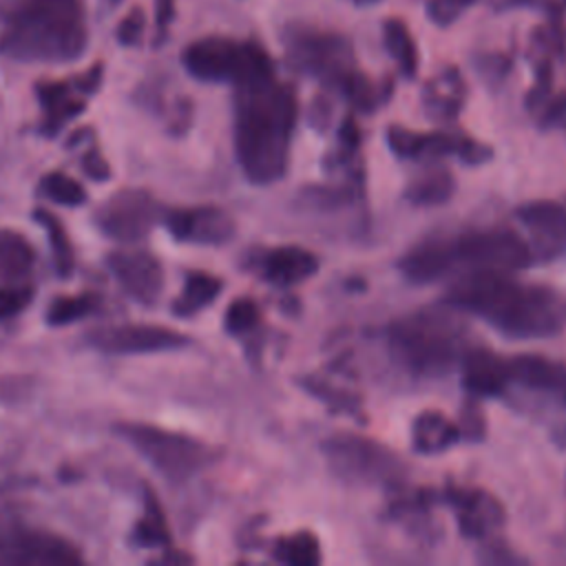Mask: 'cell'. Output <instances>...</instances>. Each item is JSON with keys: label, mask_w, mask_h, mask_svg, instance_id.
<instances>
[{"label": "cell", "mask_w": 566, "mask_h": 566, "mask_svg": "<svg viewBox=\"0 0 566 566\" xmlns=\"http://www.w3.org/2000/svg\"><path fill=\"white\" fill-rule=\"evenodd\" d=\"M442 303L515 340L551 338L566 329V296L544 283L517 281L509 272L462 274Z\"/></svg>", "instance_id": "obj_1"}, {"label": "cell", "mask_w": 566, "mask_h": 566, "mask_svg": "<svg viewBox=\"0 0 566 566\" xmlns=\"http://www.w3.org/2000/svg\"><path fill=\"white\" fill-rule=\"evenodd\" d=\"M232 137L241 172L268 186L287 172L298 117L296 93L276 75L234 86Z\"/></svg>", "instance_id": "obj_2"}, {"label": "cell", "mask_w": 566, "mask_h": 566, "mask_svg": "<svg viewBox=\"0 0 566 566\" xmlns=\"http://www.w3.org/2000/svg\"><path fill=\"white\" fill-rule=\"evenodd\" d=\"M2 20L0 55L13 62H75L88 46L82 0H11Z\"/></svg>", "instance_id": "obj_3"}, {"label": "cell", "mask_w": 566, "mask_h": 566, "mask_svg": "<svg viewBox=\"0 0 566 566\" xmlns=\"http://www.w3.org/2000/svg\"><path fill=\"white\" fill-rule=\"evenodd\" d=\"M464 334V325L442 303L391 321L385 340L402 371L416 378H440L462 363L469 349Z\"/></svg>", "instance_id": "obj_4"}, {"label": "cell", "mask_w": 566, "mask_h": 566, "mask_svg": "<svg viewBox=\"0 0 566 566\" xmlns=\"http://www.w3.org/2000/svg\"><path fill=\"white\" fill-rule=\"evenodd\" d=\"M329 471L352 486L398 491L405 486L409 467L385 442L354 431H336L321 442Z\"/></svg>", "instance_id": "obj_5"}, {"label": "cell", "mask_w": 566, "mask_h": 566, "mask_svg": "<svg viewBox=\"0 0 566 566\" xmlns=\"http://www.w3.org/2000/svg\"><path fill=\"white\" fill-rule=\"evenodd\" d=\"M186 73L210 84H248L276 75L274 60L254 40H234L226 35H206L192 40L181 51Z\"/></svg>", "instance_id": "obj_6"}, {"label": "cell", "mask_w": 566, "mask_h": 566, "mask_svg": "<svg viewBox=\"0 0 566 566\" xmlns=\"http://www.w3.org/2000/svg\"><path fill=\"white\" fill-rule=\"evenodd\" d=\"M113 431L172 484L188 482L219 458L208 442L148 422H115Z\"/></svg>", "instance_id": "obj_7"}, {"label": "cell", "mask_w": 566, "mask_h": 566, "mask_svg": "<svg viewBox=\"0 0 566 566\" xmlns=\"http://www.w3.org/2000/svg\"><path fill=\"white\" fill-rule=\"evenodd\" d=\"M453 272H517L533 261L531 245L520 232L502 226L442 234Z\"/></svg>", "instance_id": "obj_8"}, {"label": "cell", "mask_w": 566, "mask_h": 566, "mask_svg": "<svg viewBox=\"0 0 566 566\" xmlns=\"http://www.w3.org/2000/svg\"><path fill=\"white\" fill-rule=\"evenodd\" d=\"M283 49L290 66L338 93L358 71L349 40L336 31L287 27L283 33Z\"/></svg>", "instance_id": "obj_9"}, {"label": "cell", "mask_w": 566, "mask_h": 566, "mask_svg": "<svg viewBox=\"0 0 566 566\" xmlns=\"http://www.w3.org/2000/svg\"><path fill=\"white\" fill-rule=\"evenodd\" d=\"M80 548L57 533L31 528L0 511V566H75Z\"/></svg>", "instance_id": "obj_10"}, {"label": "cell", "mask_w": 566, "mask_h": 566, "mask_svg": "<svg viewBox=\"0 0 566 566\" xmlns=\"http://www.w3.org/2000/svg\"><path fill=\"white\" fill-rule=\"evenodd\" d=\"M389 150L400 159L424 161L438 157H458L462 164L478 166L493 157L491 146L453 130H411L400 124H391L385 133Z\"/></svg>", "instance_id": "obj_11"}, {"label": "cell", "mask_w": 566, "mask_h": 566, "mask_svg": "<svg viewBox=\"0 0 566 566\" xmlns=\"http://www.w3.org/2000/svg\"><path fill=\"white\" fill-rule=\"evenodd\" d=\"M157 219L159 203L142 188H122L113 192L93 217L99 232L117 243H135L144 239Z\"/></svg>", "instance_id": "obj_12"}, {"label": "cell", "mask_w": 566, "mask_h": 566, "mask_svg": "<svg viewBox=\"0 0 566 566\" xmlns=\"http://www.w3.org/2000/svg\"><path fill=\"white\" fill-rule=\"evenodd\" d=\"M86 343L104 354H153L172 352L190 345V336L166 325L153 323H119L91 329Z\"/></svg>", "instance_id": "obj_13"}, {"label": "cell", "mask_w": 566, "mask_h": 566, "mask_svg": "<svg viewBox=\"0 0 566 566\" xmlns=\"http://www.w3.org/2000/svg\"><path fill=\"white\" fill-rule=\"evenodd\" d=\"M438 500L449 504L462 537L486 539L506 520L504 504L489 491L478 486L447 484L438 491Z\"/></svg>", "instance_id": "obj_14"}, {"label": "cell", "mask_w": 566, "mask_h": 566, "mask_svg": "<svg viewBox=\"0 0 566 566\" xmlns=\"http://www.w3.org/2000/svg\"><path fill=\"white\" fill-rule=\"evenodd\" d=\"M164 223L177 241L192 245H223L237 232L234 219L219 206L170 208Z\"/></svg>", "instance_id": "obj_15"}, {"label": "cell", "mask_w": 566, "mask_h": 566, "mask_svg": "<svg viewBox=\"0 0 566 566\" xmlns=\"http://www.w3.org/2000/svg\"><path fill=\"white\" fill-rule=\"evenodd\" d=\"M108 268L133 301L153 305L161 296L164 265L148 250H115L108 254Z\"/></svg>", "instance_id": "obj_16"}, {"label": "cell", "mask_w": 566, "mask_h": 566, "mask_svg": "<svg viewBox=\"0 0 566 566\" xmlns=\"http://www.w3.org/2000/svg\"><path fill=\"white\" fill-rule=\"evenodd\" d=\"M35 95L42 108L40 133L44 137L57 135L71 119L86 111V97H91L77 80H42L35 84Z\"/></svg>", "instance_id": "obj_17"}, {"label": "cell", "mask_w": 566, "mask_h": 566, "mask_svg": "<svg viewBox=\"0 0 566 566\" xmlns=\"http://www.w3.org/2000/svg\"><path fill=\"white\" fill-rule=\"evenodd\" d=\"M321 268L318 256L301 245H276L254 256V270L276 287H292L312 279Z\"/></svg>", "instance_id": "obj_18"}, {"label": "cell", "mask_w": 566, "mask_h": 566, "mask_svg": "<svg viewBox=\"0 0 566 566\" xmlns=\"http://www.w3.org/2000/svg\"><path fill=\"white\" fill-rule=\"evenodd\" d=\"M462 385L471 398H502L509 391L504 376V356L469 347L462 356Z\"/></svg>", "instance_id": "obj_19"}, {"label": "cell", "mask_w": 566, "mask_h": 566, "mask_svg": "<svg viewBox=\"0 0 566 566\" xmlns=\"http://www.w3.org/2000/svg\"><path fill=\"white\" fill-rule=\"evenodd\" d=\"M517 219L539 239V248L551 254L566 248V203L535 199L515 210Z\"/></svg>", "instance_id": "obj_20"}, {"label": "cell", "mask_w": 566, "mask_h": 566, "mask_svg": "<svg viewBox=\"0 0 566 566\" xmlns=\"http://www.w3.org/2000/svg\"><path fill=\"white\" fill-rule=\"evenodd\" d=\"M462 440V429L438 409H424L413 418L411 447L420 455H438Z\"/></svg>", "instance_id": "obj_21"}, {"label": "cell", "mask_w": 566, "mask_h": 566, "mask_svg": "<svg viewBox=\"0 0 566 566\" xmlns=\"http://www.w3.org/2000/svg\"><path fill=\"white\" fill-rule=\"evenodd\" d=\"M467 99V86L455 66L440 71L422 88V106L431 119H453Z\"/></svg>", "instance_id": "obj_22"}, {"label": "cell", "mask_w": 566, "mask_h": 566, "mask_svg": "<svg viewBox=\"0 0 566 566\" xmlns=\"http://www.w3.org/2000/svg\"><path fill=\"white\" fill-rule=\"evenodd\" d=\"M223 281L210 272L203 270H190L186 272L181 294L172 303V314L179 318H190L214 303V298L221 294Z\"/></svg>", "instance_id": "obj_23"}, {"label": "cell", "mask_w": 566, "mask_h": 566, "mask_svg": "<svg viewBox=\"0 0 566 566\" xmlns=\"http://www.w3.org/2000/svg\"><path fill=\"white\" fill-rule=\"evenodd\" d=\"M130 537L142 548H161V551H166L172 542L164 506L150 486H144V511H142V517L135 522Z\"/></svg>", "instance_id": "obj_24"}, {"label": "cell", "mask_w": 566, "mask_h": 566, "mask_svg": "<svg viewBox=\"0 0 566 566\" xmlns=\"http://www.w3.org/2000/svg\"><path fill=\"white\" fill-rule=\"evenodd\" d=\"M453 190H455V179H453V175H451L447 168H442V166H431V168H427L424 172L416 175V177L407 184L402 197H405L411 206L429 208V206H440V203L449 201L451 195H453Z\"/></svg>", "instance_id": "obj_25"}, {"label": "cell", "mask_w": 566, "mask_h": 566, "mask_svg": "<svg viewBox=\"0 0 566 566\" xmlns=\"http://www.w3.org/2000/svg\"><path fill=\"white\" fill-rule=\"evenodd\" d=\"M382 44L396 62L400 75L413 80L420 66V53L409 27L400 18H387L382 22Z\"/></svg>", "instance_id": "obj_26"}, {"label": "cell", "mask_w": 566, "mask_h": 566, "mask_svg": "<svg viewBox=\"0 0 566 566\" xmlns=\"http://www.w3.org/2000/svg\"><path fill=\"white\" fill-rule=\"evenodd\" d=\"M35 250L31 241L9 228H0V279L18 281L33 268Z\"/></svg>", "instance_id": "obj_27"}, {"label": "cell", "mask_w": 566, "mask_h": 566, "mask_svg": "<svg viewBox=\"0 0 566 566\" xmlns=\"http://www.w3.org/2000/svg\"><path fill=\"white\" fill-rule=\"evenodd\" d=\"M272 557L290 566H316L321 564V542L312 531H296L292 535H281L272 542Z\"/></svg>", "instance_id": "obj_28"}, {"label": "cell", "mask_w": 566, "mask_h": 566, "mask_svg": "<svg viewBox=\"0 0 566 566\" xmlns=\"http://www.w3.org/2000/svg\"><path fill=\"white\" fill-rule=\"evenodd\" d=\"M33 219L46 232V239L51 245V256H53V268H55L57 276H62V279L71 276L75 270V252H73V243H71V237H69L64 223L53 212H49L44 208H35Z\"/></svg>", "instance_id": "obj_29"}, {"label": "cell", "mask_w": 566, "mask_h": 566, "mask_svg": "<svg viewBox=\"0 0 566 566\" xmlns=\"http://www.w3.org/2000/svg\"><path fill=\"white\" fill-rule=\"evenodd\" d=\"M298 382H301V387H303L307 394H312L316 400L325 402L332 411L360 418V402H363L360 396L349 394V391H345V389H340V387H334V385H329L327 380L316 378V376L298 378Z\"/></svg>", "instance_id": "obj_30"}, {"label": "cell", "mask_w": 566, "mask_h": 566, "mask_svg": "<svg viewBox=\"0 0 566 566\" xmlns=\"http://www.w3.org/2000/svg\"><path fill=\"white\" fill-rule=\"evenodd\" d=\"M99 305V296L95 292H82V294H66L51 301L46 307V323L53 327H62L69 323H75L91 314Z\"/></svg>", "instance_id": "obj_31"}, {"label": "cell", "mask_w": 566, "mask_h": 566, "mask_svg": "<svg viewBox=\"0 0 566 566\" xmlns=\"http://www.w3.org/2000/svg\"><path fill=\"white\" fill-rule=\"evenodd\" d=\"M40 190L55 203L60 206H69V208H75V206H82L86 201V190L84 186L69 177L66 172L62 170H51L42 177L40 181Z\"/></svg>", "instance_id": "obj_32"}, {"label": "cell", "mask_w": 566, "mask_h": 566, "mask_svg": "<svg viewBox=\"0 0 566 566\" xmlns=\"http://www.w3.org/2000/svg\"><path fill=\"white\" fill-rule=\"evenodd\" d=\"M360 142H363V135H360V128L358 124L354 122L352 115H347L338 128V135H336V148L325 157V168L327 170H336V168H343L347 161H352L358 150H360Z\"/></svg>", "instance_id": "obj_33"}, {"label": "cell", "mask_w": 566, "mask_h": 566, "mask_svg": "<svg viewBox=\"0 0 566 566\" xmlns=\"http://www.w3.org/2000/svg\"><path fill=\"white\" fill-rule=\"evenodd\" d=\"M259 318H261L259 305L252 298L241 296L228 305V310L223 314V327L232 336H243V334H250L259 325Z\"/></svg>", "instance_id": "obj_34"}, {"label": "cell", "mask_w": 566, "mask_h": 566, "mask_svg": "<svg viewBox=\"0 0 566 566\" xmlns=\"http://www.w3.org/2000/svg\"><path fill=\"white\" fill-rule=\"evenodd\" d=\"M146 31V13L142 7H130L115 27V40L119 46H137Z\"/></svg>", "instance_id": "obj_35"}, {"label": "cell", "mask_w": 566, "mask_h": 566, "mask_svg": "<svg viewBox=\"0 0 566 566\" xmlns=\"http://www.w3.org/2000/svg\"><path fill=\"white\" fill-rule=\"evenodd\" d=\"M537 126L542 130H564L566 128V91L546 97L537 108Z\"/></svg>", "instance_id": "obj_36"}, {"label": "cell", "mask_w": 566, "mask_h": 566, "mask_svg": "<svg viewBox=\"0 0 566 566\" xmlns=\"http://www.w3.org/2000/svg\"><path fill=\"white\" fill-rule=\"evenodd\" d=\"M475 0H424L427 18L438 27L453 24Z\"/></svg>", "instance_id": "obj_37"}, {"label": "cell", "mask_w": 566, "mask_h": 566, "mask_svg": "<svg viewBox=\"0 0 566 566\" xmlns=\"http://www.w3.org/2000/svg\"><path fill=\"white\" fill-rule=\"evenodd\" d=\"M33 301L31 285H4L0 287V321L20 314Z\"/></svg>", "instance_id": "obj_38"}, {"label": "cell", "mask_w": 566, "mask_h": 566, "mask_svg": "<svg viewBox=\"0 0 566 566\" xmlns=\"http://www.w3.org/2000/svg\"><path fill=\"white\" fill-rule=\"evenodd\" d=\"M460 429H462V438H467L471 442H480L486 433V420H484L480 407L473 400L467 402L464 409H462Z\"/></svg>", "instance_id": "obj_39"}, {"label": "cell", "mask_w": 566, "mask_h": 566, "mask_svg": "<svg viewBox=\"0 0 566 566\" xmlns=\"http://www.w3.org/2000/svg\"><path fill=\"white\" fill-rule=\"evenodd\" d=\"M480 562H484V564H524L526 559L522 555H517L506 542L491 539L482 546Z\"/></svg>", "instance_id": "obj_40"}, {"label": "cell", "mask_w": 566, "mask_h": 566, "mask_svg": "<svg viewBox=\"0 0 566 566\" xmlns=\"http://www.w3.org/2000/svg\"><path fill=\"white\" fill-rule=\"evenodd\" d=\"M175 15H177V0H155V38H153V42L157 46L166 40L170 24L175 22Z\"/></svg>", "instance_id": "obj_41"}, {"label": "cell", "mask_w": 566, "mask_h": 566, "mask_svg": "<svg viewBox=\"0 0 566 566\" xmlns=\"http://www.w3.org/2000/svg\"><path fill=\"white\" fill-rule=\"evenodd\" d=\"M82 168H84V172H86L91 179H95V181H104V179H108V175H111L108 164H106V159L99 155L97 148H91V150H86V153L82 155Z\"/></svg>", "instance_id": "obj_42"}, {"label": "cell", "mask_w": 566, "mask_h": 566, "mask_svg": "<svg viewBox=\"0 0 566 566\" xmlns=\"http://www.w3.org/2000/svg\"><path fill=\"white\" fill-rule=\"evenodd\" d=\"M495 11H509V9H517V7H528L535 4L537 0H486Z\"/></svg>", "instance_id": "obj_43"}, {"label": "cell", "mask_w": 566, "mask_h": 566, "mask_svg": "<svg viewBox=\"0 0 566 566\" xmlns=\"http://www.w3.org/2000/svg\"><path fill=\"white\" fill-rule=\"evenodd\" d=\"M347 2H352L354 7H371V4H378L380 0H347Z\"/></svg>", "instance_id": "obj_44"}, {"label": "cell", "mask_w": 566, "mask_h": 566, "mask_svg": "<svg viewBox=\"0 0 566 566\" xmlns=\"http://www.w3.org/2000/svg\"><path fill=\"white\" fill-rule=\"evenodd\" d=\"M122 2H124V0H106L108 7H117V4H122Z\"/></svg>", "instance_id": "obj_45"}]
</instances>
